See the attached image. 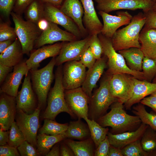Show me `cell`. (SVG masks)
Segmentation results:
<instances>
[{"label":"cell","instance_id":"cell-32","mask_svg":"<svg viewBox=\"0 0 156 156\" xmlns=\"http://www.w3.org/2000/svg\"><path fill=\"white\" fill-rule=\"evenodd\" d=\"M84 119L88 127L91 138L94 143L96 148L107 136L109 133L108 128L102 126L94 120L88 118H86Z\"/></svg>","mask_w":156,"mask_h":156},{"label":"cell","instance_id":"cell-45","mask_svg":"<svg viewBox=\"0 0 156 156\" xmlns=\"http://www.w3.org/2000/svg\"><path fill=\"white\" fill-rule=\"evenodd\" d=\"M110 144L107 135L105 139L101 142L94 151L95 156H108Z\"/></svg>","mask_w":156,"mask_h":156},{"label":"cell","instance_id":"cell-40","mask_svg":"<svg viewBox=\"0 0 156 156\" xmlns=\"http://www.w3.org/2000/svg\"><path fill=\"white\" fill-rule=\"evenodd\" d=\"M17 38L14 28L11 27L8 23L1 22L0 23V42Z\"/></svg>","mask_w":156,"mask_h":156},{"label":"cell","instance_id":"cell-38","mask_svg":"<svg viewBox=\"0 0 156 156\" xmlns=\"http://www.w3.org/2000/svg\"><path fill=\"white\" fill-rule=\"evenodd\" d=\"M142 70L144 80L151 82L156 74L155 60L145 57L142 62Z\"/></svg>","mask_w":156,"mask_h":156},{"label":"cell","instance_id":"cell-19","mask_svg":"<svg viewBox=\"0 0 156 156\" xmlns=\"http://www.w3.org/2000/svg\"><path fill=\"white\" fill-rule=\"evenodd\" d=\"M17 109L16 97L0 92V128L6 131L10 129L14 121Z\"/></svg>","mask_w":156,"mask_h":156},{"label":"cell","instance_id":"cell-5","mask_svg":"<svg viewBox=\"0 0 156 156\" xmlns=\"http://www.w3.org/2000/svg\"><path fill=\"white\" fill-rule=\"evenodd\" d=\"M55 64V57H53L44 67L29 70L32 87L37 99V108L40 109L47 103L48 95L54 78L53 70Z\"/></svg>","mask_w":156,"mask_h":156},{"label":"cell","instance_id":"cell-22","mask_svg":"<svg viewBox=\"0 0 156 156\" xmlns=\"http://www.w3.org/2000/svg\"><path fill=\"white\" fill-rule=\"evenodd\" d=\"M107 58L104 55L96 60L94 66L86 71L81 88L89 98L92 96L93 89L96 87L97 82L107 66Z\"/></svg>","mask_w":156,"mask_h":156},{"label":"cell","instance_id":"cell-20","mask_svg":"<svg viewBox=\"0 0 156 156\" xmlns=\"http://www.w3.org/2000/svg\"><path fill=\"white\" fill-rule=\"evenodd\" d=\"M62 44L63 42L53 44L45 45L31 53L29 58L26 61L29 70L38 69L40 66V63L44 60L57 56Z\"/></svg>","mask_w":156,"mask_h":156},{"label":"cell","instance_id":"cell-58","mask_svg":"<svg viewBox=\"0 0 156 156\" xmlns=\"http://www.w3.org/2000/svg\"><path fill=\"white\" fill-rule=\"evenodd\" d=\"M152 10L154 11H156V3L153 5Z\"/></svg>","mask_w":156,"mask_h":156},{"label":"cell","instance_id":"cell-35","mask_svg":"<svg viewBox=\"0 0 156 156\" xmlns=\"http://www.w3.org/2000/svg\"><path fill=\"white\" fill-rule=\"evenodd\" d=\"M132 112L139 117L142 122L156 131V113L154 111L148 112L144 105L140 103L133 107Z\"/></svg>","mask_w":156,"mask_h":156},{"label":"cell","instance_id":"cell-55","mask_svg":"<svg viewBox=\"0 0 156 156\" xmlns=\"http://www.w3.org/2000/svg\"><path fill=\"white\" fill-rule=\"evenodd\" d=\"M108 156H123L121 149L110 145Z\"/></svg>","mask_w":156,"mask_h":156},{"label":"cell","instance_id":"cell-23","mask_svg":"<svg viewBox=\"0 0 156 156\" xmlns=\"http://www.w3.org/2000/svg\"><path fill=\"white\" fill-rule=\"evenodd\" d=\"M133 87L131 98L124 104L126 110H130L134 104L139 103L147 96L156 91V83L133 78Z\"/></svg>","mask_w":156,"mask_h":156},{"label":"cell","instance_id":"cell-54","mask_svg":"<svg viewBox=\"0 0 156 156\" xmlns=\"http://www.w3.org/2000/svg\"><path fill=\"white\" fill-rule=\"evenodd\" d=\"M37 25L39 29L42 31L46 30L49 25V21L46 18H43L38 22Z\"/></svg>","mask_w":156,"mask_h":156},{"label":"cell","instance_id":"cell-25","mask_svg":"<svg viewBox=\"0 0 156 156\" xmlns=\"http://www.w3.org/2000/svg\"><path fill=\"white\" fill-rule=\"evenodd\" d=\"M148 125L142 122L136 130L119 134L109 132L107 135L110 145L122 149L127 145L141 139Z\"/></svg>","mask_w":156,"mask_h":156},{"label":"cell","instance_id":"cell-4","mask_svg":"<svg viewBox=\"0 0 156 156\" xmlns=\"http://www.w3.org/2000/svg\"><path fill=\"white\" fill-rule=\"evenodd\" d=\"M112 75L105 73L101 81L99 88L89 99L88 118L90 119L96 121L105 114L110 106L118 101L110 90Z\"/></svg>","mask_w":156,"mask_h":156},{"label":"cell","instance_id":"cell-52","mask_svg":"<svg viewBox=\"0 0 156 156\" xmlns=\"http://www.w3.org/2000/svg\"><path fill=\"white\" fill-rule=\"evenodd\" d=\"M10 131L4 130L0 129V145H3L8 144L9 140Z\"/></svg>","mask_w":156,"mask_h":156},{"label":"cell","instance_id":"cell-42","mask_svg":"<svg viewBox=\"0 0 156 156\" xmlns=\"http://www.w3.org/2000/svg\"><path fill=\"white\" fill-rule=\"evenodd\" d=\"M89 47L96 60L101 57L103 54V47L98 35L93 36Z\"/></svg>","mask_w":156,"mask_h":156},{"label":"cell","instance_id":"cell-41","mask_svg":"<svg viewBox=\"0 0 156 156\" xmlns=\"http://www.w3.org/2000/svg\"><path fill=\"white\" fill-rule=\"evenodd\" d=\"M17 148L21 156L40 155L37 149L26 140L22 143Z\"/></svg>","mask_w":156,"mask_h":156},{"label":"cell","instance_id":"cell-59","mask_svg":"<svg viewBox=\"0 0 156 156\" xmlns=\"http://www.w3.org/2000/svg\"><path fill=\"white\" fill-rule=\"evenodd\" d=\"M153 83H156V74L152 80Z\"/></svg>","mask_w":156,"mask_h":156},{"label":"cell","instance_id":"cell-8","mask_svg":"<svg viewBox=\"0 0 156 156\" xmlns=\"http://www.w3.org/2000/svg\"><path fill=\"white\" fill-rule=\"evenodd\" d=\"M40 110L37 108L32 113L28 114L17 109L15 118L16 124L23 133L26 140L35 148L37 147Z\"/></svg>","mask_w":156,"mask_h":156},{"label":"cell","instance_id":"cell-31","mask_svg":"<svg viewBox=\"0 0 156 156\" xmlns=\"http://www.w3.org/2000/svg\"><path fill=\"white\" fill-rule=\"evenodd\" d=\"M79 118L76 121H71L64 132L66 138L83 140L90 135L88 127Z\"/></svg>","mask_w":156,"mask_h":156},{"label":"cell","instance_id":"cell-47","mask_svg":"<svg viewBox=\"0 0 156 156\" xmlns=\"http://www.w3.org/2000/svg\"><path fill=\"white\" fill-rule=\"evenodd\" d=\"M33 0H16L13 10V12L21 15Z\"/></svg>","mask_w":156,"mask_h":156},{"label":"cell","instance_id":"cell-28","mask_svg":"<svg viewBox=\"0 0 156 156\" xmlns=\"http://www.w3.org/2000/svg\"><path fill=\"white\" fill-rule=\"evenodd\" d=\"M118 53L123 57L130 69L142 71V62L145 56L140 48L131 47L120 50Z\"/></svg>","mask_w":156,"mask_h":156},{"label":"cell","instance_id":"cell-3","mask_svg":"<svg viewBox=\"0 0 156 156\" xmlns=\"http://www.w3.org/2000/svg\"><path fill=\"white\" fill-rule=\"evenodd\" d=\"M57 66L55 73V83L49 93L47 105L42 115L44 119L54 120L57 115L62 112H66L73 117L76 116L68 107L65 99V90L62 81V65Z\"/></svg>","mask_w":156,"mask_h":156},{"label":"cell","instance_id":"cell-30","mask_svg":"<svg viewBox=\"0 0 156 156\" xmlns=\"http://www.w3.org/2000/svg\"><path fill=\"white\" fill-rule=\"evenodd\" d=\"M66 138L64 132L56 135L39 133L37 136V151L40 155L46 156L54 145Z\"/></svg>","mask_w":156,"mask_h":156},{"label":"cell","instance_id":"cell-61","mask_svg":"<svg viewBox=\"0 0 156 156\" xmlns=\"http://www.w3.org/2000/svg\"><path fill=\"white\" fill-rule=\"evenodd\" d=\"M152 0L153 1L155 2H156V0Z\"/></svg>","mask_w":156,"mask_h":156},{"label":"cell","instance_id":"cell-57","mask_svg":"<svg viewBox=\"0 0 156 156\" xmlns=\"http://www.w3.org/2000/svg\"><path fill=\"white\" fill-rule=\"evenodd\" d=\"M44 3L50 4L60 8L64 0H40Z\"/></svg>","mask_w":156,"mask_h":156},{"label":"cell","instance_id":"cell-14","mask_svg":"<svg viewBox=\"0 0 156 156\" xmlns=\"http://www.w3.org/2000/svg\"><path fill=\"white\" fill-rule=\"evenodd\" d=\"M64 95L68 107L76 116L83 119L88 118L90 98L81 87L65 90Z\"/></svg>","mask_w":156,"mask_h":156},{"label":"cell","instance_id":"cell-48","mask_svg":"<svg viewBox=\"0 0 156 156\" xmlns=\"http://www.w3.org/2000/svg\"><path fill=\"white\" fill-rule=\"evenodd\" d=\"M144 13L146 17L144 27L156 28V14L155 12L151 10Z\"/></svg>","mask_w":156,"mask_h":156},{"label":"cell","instance_id":"cell-27","mask_svg":"<svg viewBox=\"0 0 156 156\" xmlns=\"http://www.w3.org/2000/svg\"><path fill=\"white\" fill-rule=\"evenodd\" d=\"M23 54L21 44L17 38L9 47L0 53V64L14 67L23 60Z\"/></svg>","mask_w":156,"mask_h":156},{"label":"cell","instance_id":"cell-6","mask_svg":"<svg viewBox=\"0 0 156 156\" xmlns=\"http://www.w3.org/2000/svg\"><path fill=\"white\" fill-rule=\"evenodd\" d=\"M103 49V54L107 58L108 68L106 73L112 75L119 73L130 75L139 79L144 80L142 71L132 70L127 66L123 57L114 48L111 39L106 37L101 33L98 34Z\"/></svg>","mask_w":156,"mask_h":156},{"label":"cell","instance_id":"cell-62","mask_svg":"<svg viewBox=\"0 0 156 156\" xmlns=\"http://www.w3.org/2000/svg\"><path fill=\"white\" fill-rule=\"evenodd\" d=\"M155 13H156V11H155Z\"/></svg>","mask_w":156,"mask_h":156},{"label":"cell","instance_id":"cell-36","mask_svg":"<svg viewBox=\"0 0 156 156\" xmlns=\"http://www.w3.org/2000/svg\"><path fill=\"white\" fill-rule=\"evenodd\" d=\"M68 125L60 124L53 120L45 119L43 126L39 130V133L50 135H56L62 134L67 129Z\"/></svg>","mask_w":156,"mask_h":156},{"label":"cell","instance_id":"cell-60","mask_svg":"<svg viewBox=\"0 0 156 156\" xmlns=\"http://www.w3.org/2000/svg\"><path fill=\"white\" fill-rule=\"evenodd\" d=\"M151 95L156 96V91L152 94Z\"/></svg>","mask_w":156,"mask_h":156},{"label":"cell","instance_id":"cell-49","mask_svg":"<svg viewBox=\"0 0 156 156\" xmlns=\"http://www.w3.org/2000/svg\"><path fill=\"white\" fill-rule=\"evenodd\" d=\"M142 104L151 108L156 113V96L151 95L145 97L140 102Z\"/></svg>","mask_w":156,"mask_h":156},{"label":"cell","instance_id":"cell-15","mask_svg":"<svg viewBox=\"0 0 156 156\" xmlns=\"http://www.w3.org/2000/svg\"><path fill=\"white\" fill-rule=\"evenodd\" d=\"M25 76L21 88L16 97V107L29 114L38 107V101L32 87L29 71Z\"/></svg>","mask_w":156,"mask_h":156},{"label":"cell","instance_id":"cell-12","mask_svg":"<svg viewBox=\"0 0 156 156\" xmlns=\"http://www.w3.org/2000/svg\"><path fill=\"white\" fill-rule=\"evenodd\" d=\"M44 18L49 21L62 26L78 39L84 38L77 25L60 8L47 3H44Z\"/></svg>","mask_w":156,"mask_h":156},{"label":"cell","instance_id":"cell-11","mask_svg":"<svg viewBox=\"0 0 156 156\" xmlns=\"http://www.w3.org/2000/svg\"><path fill=\"white\" fill-rule=\"evenodd\" d=\"M86 67L79 61L65 62L62 67V84L65 90L81 87L84 81Z\"/></svg>","mask_w":156,"mask_h":156},{"label":"cell","instance_id":"cell-29","mask_svg":"<svg viewBox=\"0 0 156 156\" xmlns=\"http://www.w3.org/2000/svg\"><path fill=\"white\" fill-rule=\"evenodd\" d=\"M64 142L72 150L75 156H94V143L91 138L76 141L70 139Z\"/></svg>","mask_w":156,"mask_h":156},{"label":"cell","instance_id":"cell-43","mask_svg":"<svg viewBox=\"0 0 156 156\" xmlns=\"http://www.w3.org/2000/svg\"><path fill=\"white\" fill-rule=\"evenodd\" d=\"M96 59L89 47L84 52L79 61L88 69L91 68L95 64Z\"/></svg>","mask_w":156,"mask_h":156},{"label":"cell","instance_id":"cell-34","mask_svg":"<svg viewBox=\"0 0 156 156\" xmlns=\"http://www.w3.org/2000/svg\"><path fill=\"white\" fill-rule=\"evenodd\" d=\"M44 3L40 0H34L24 12L26 20L37 25L44 18Z\"/></svg>","mask_w":156,"mask_h":156},{"label":"cell","instance_id":"cell-18","mask_svg":"<svg viewBox=\"0 0 156 156\" xmlns=\"http://www.w3.org/2000/svg\"><path fill=\"white\" fill-rule=\"evenodd\" d=\"M98 14L101 17L103 22L101 33L111 39L118 28L123 25H128L133 18L127 11H118L116 13L117 15L115 16L102 11H99Z\"/></svg>","mask_w":156,"mask_h":156},{"label":"cell","instance_id":"cell-39","mask_svg":"<svg viewBox=\"0 0 156 156\" xmlns=\"http://www.w3.org/2000/svg\"><path fill=\"white\" fill-rule=\"evenodd\" d=\"M123 156H148L141 146L140 140H138L121 149Z\"/></svg>","mask_w":156,"mask_h":156},{"label":"cell","instance_id":"cell-24","mask_svg":"<svg viewBox=\"0 0 156 156\" xmlns=\"http://www.w3.org/2000/svg\"><path fill=\"white\" fill-rule=\"evenodd\" d=\"M60 8L76 23L84 38L88 35L83 23L82 17L84 11L80 1L64 0Z\"/></svg>","mask_w":156,"mask_h":156},{"label":"cell","instance_id":"cell-17","mask_svg":"<svg viewBox=\"0 0 156 156\" xmlns=\"http://www.w3.org/2000/svg\"><path fill=\"white\" fill-rule=\"evenodd\" d=\"M23 60L14 67L13 71L10 73L0 86V92L10 96L16 97L18 93V89L24 76L29 72L26 62Z\"/></svg>","mask_w":156,"mask_h":156},{"label":"cell","instance_id":"cell-53","mask_svg":"<svg viewBox=\"0 0 156 156\" xmlns=\"http://www.w3.org/2000/svg\"><path fill=\"white\" fill-rule=\"evenodd\" d=\"M58 143L55 144L52 147L51 149L46 155V156H60V147Z\"/></svg>","mask_w":156,"mask_h":156},{"label":"cell","instance_id":"cell-26","mask_svg":"<svg viewBox=\"0 0 156 156\" xmlns=\"http://www.w3.org/2000/svg\"><path fill=\"white\" fill-rule=\"evenodd\" d=\"M140 49L145 57L156 58V28L144 27L139 35Z\"/></svg>","mask_w":156,"mask_h":156},{"label":"cell","instance_id":"cell-1","mask_svg":"<svg viewBox=\"0 0 156 156\" xmlns=\"http://www.w3.org/2000/svg\"><path fill=\"white\" fill-rule=\"evenodd\" d=\"M111 106L110 111L96 121L101 126L111 127L114 134L134 131L139 127L142 122L139 117L127 114L123 103L117 101Z\"/></svg>","mask_w":156,"mask_h":156},{"label":"cell","instance_id":"cell-33","mask_svg":"<svg viewBox=\"0 0 156 156\" xmlns=\"http://www.w3.org/2000/svg\"><path fill=\"white\" fill-rule=\"evenodd\" d=\"M143 150L148 156H156V131L149 126L146 129L140 140Z\"/></svg>","mask_w":156,"mask_h":156},{"label":"cell","instance_id":"cell-10","mask_svg":"<svg viewBox=\"0 0 156 156\" xmlns=\"http://www.w3.org/2000/svg\"><path fill=\"white\" fill-rule=\"evenodd\" d=\"M99 11L108 13L121 9L135 10L142 9L144 13L152 10L156 3L151 0H94Z\"/></svg>","mask_w":156,"mask_h":156},{"label":"cell","instance_id":"cell-9","mask_svg":"<svg viewBox=\"0 0 156 156\" xmlns=\"http://www.w3.org/2000/svg\"><path fill=\"white\" fill-rule=\"evenodd\" d=\"M93 35L70 42H63L62 47L58 55L55 57L57 66L67 62L79 61L82 55L89 47Z\"/></svg>","mask_w":156,"mask_h":156},{"label":"cell","instance_id":"cell-13","mask_svg":"<svg viewBox=\"0 0 156 156\" xmlns=\"http://www.w3.org/2000/svg\"><path fill=\"white\" fill-rule=\"evenodd\" d=\"M133 77L130 75L122 73L112 75L110 82V90L118 101L124 104L131 97Z\"/></svg>","mask_w":156,"mask_h":156},{"label":"cell","instance_id":"cell-44","mask_svg":"<svg viewBox=\"0 0 156 156\" xmlns=\"http://www.w3.org/2000/svg\"><path fill=\"white\" fill-rule=\"evenodd\" d=\"M16 0H0L1 13L5 18H8L10 15Z\"/></svg>","mask_w":156,"mask_h":156},{"label":"cell","instance_id":"cell-50","mask_svg":"<svg viewBox=\"0 0 156 156\" xmlns=\"http://www.w3.org/2000/svg\"><path fill=\"white\" fill-rule=\"evenodd\" d=\"M13 67L0 64V86L2 84L8 74L12 71Z\"/></svg>","mask_w":156,"mask_h":156},{"label":"cell","instance_id":"cell-2","mask_svg":"<svg viewBox=\"0 0 156 156\" xmlns=\"http://www.w3.org/2000/svg\"><path fill=\"white\" fill-rule=\"evenodd\" d=\"M146 21L144 13L140 12L133 17L127 26L117 30L111 38L115 50L118 51L131 47L140 48L139 35Z\"/></svg>","mask_w":156,"mask_h":156},{"label":"cell","instance_id":"cell-7","mask_svg":"<svg viewBox=\"0 0 156 156\" xmlns=\"http://www.w3.org/2000/svg\"><path fill=\"white\" fill-rule=\"evenodd\" d=\"M14 23V29L24 54L29 55L35 42L42 32L36 24L25 21L20 15L12 12L10 14Z\"/></svg>","mask_w":156,"mask_h":156},{"label":"cell","instance_id":"cell-51","mask_svg":"<svg viewBox=\"0 0 156 156\" xmlns=\"http://www.w3.org/2000/svg\"><path fill=\"white\" fill-rule=\"evenodd\" d=\"M60 153V156H75L71 149L64 142L61 144Z\"/></svg>","mask_w":156,"mask_h":156},{"label":"cell","instance_id":"cell-46","mask_svg":"<svg viewBox=\"0 0 156 156\" xmlns=\"http://www.w3.org/2000/svg\"><path fill=\"white\" fill-rule=\"evenodd\" d=\"M0 156H19L20 155L17 148L8 144L0 146Z\"/></svg>","mask_w":156,"mask_h":156},{"label":"cell","instance_id":"cell-63","mask_svg":"<svg viewBox=\"0 0 156 156\" xmlns=\"http://www.w3.org/2000/svg\"><path fill=\"white\" fill-rule=\"evenodd\" d=\"M155 59V60L156 61V58Z\"/></svg>","mask_w":156,"mask_h":156},{"label":"cell","instance_id":"cell-56","mask_svg":"<svg viewBox=\"0 0 156 156\" xmlns=\"http://www.w3.org/2000/svg\"><path fill=\"white\" fill-rule=\"evenodd\" d=\"M15 40H9L0 41V53H2L9 47Z\"/></svg>","mask_w":156,"mask_h":156},{"label":"cell","instance_id":"cell-16","mask_svg":"<svg viewBox=\"0 0 156 156\" xmlns=\"http://www.w3.org/2000/svg\"><path fill=\"white\" fill-rule=\"evenodd\" d=\"M78 39L72 33L61 29L57 25L49 21L48 28L42 32L36 41L34 47L37 49L46 44L59 41L70 42Z\"/></svg>","mask_w":156,"mask_h":156},{"label":"cell","instance_id":"cell-21","mask_svg":"<svg viewBox=\"0 0 156 156\" xmlns=\"http://www.w3.org/2000/svg\"><path fill=\"white\" fill-rule=\"evenodd\" d=\"M80 1L84 11L83 23L88 35H98L101 33L103 24L97 15L92 0Z\"/></svg>","mask_w":156,"mask_h":156},{"label":"cell","instance_id":"cell-37","mask_svg":"<svg viewBox=\"0 0 156 156\" xmlns=\"http://www.w3.org/2000/svg\"><path fill=\"white\" fill-rule=\"evenodd\" d=\"M9 140L8 144L10 146L17 148L26 140L23 133L20 129L16 121H14L9 129Z\"/></svg>","mask_w":156,"mask_h":156}]
</instances>
